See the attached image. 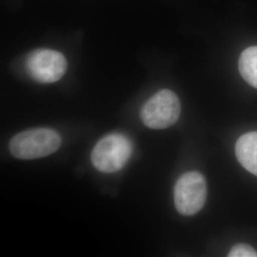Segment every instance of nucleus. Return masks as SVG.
Listing matches in <instances>:
<instances>
[{
  "label": "nucleus",
  "mask_w": 257,
  "mask_h": 257,
  "mask_svg": "<svg viewBox=\"0 0 257 257\" xmlns=\"http://www.w3.org/2000/svg\"><path fill=\"white\" fill-rule=\"evenodd\" d=\"M239 72L246 82L257 89V46L249 47L240 55Z\"/></svg>",
  "instance_id": "nucleus-7"
},
{
  "label": "nucleus",
  "mask_w": 257,
  "mask_h": 257,
  "mask_svg": "<svg viewBox=\"0 0 257 257\" xmlns=\"http://www.w3.org/2000/svg\"><path fill=\"white\" fill-rule=\"evenodd\" d=\"M228 256L257 257V251L247 244H237L231 248Z\"/></svg>",
  "instance_id": "nucleus-8"
},
{
  "label": "nucleus",
  "mask_w": 257,
  "mask_h": 257,
  "mask_svg": "<svg viewBox=\"0 0 257 257\" xmlns=\"http://www.w3.org/2000/svg\"><path fill=\"white\" fill-rule=\"evenodd\" d=\"M133 153V144L121 134H110L100 139L92 149V165L102 173L120 171L128 162Z\"/></svg>",
  "instance_id": "nucleus-2"
},
{
  "label": "nucleus",
  "mask_w": 257,
  "mask_h": 257,
  "mask_svg": "<svg viewBox=\"0 0 257 257\" xmlns=\"http://www.w3.org/2000/svg\"><path fill=\"white\" fill-rule=\"evenodd\" d=\"M181 105L171 90H161L143 105L140 117L148 128L163 130L175 125L179 119Z\"/></svg>",
  "instance_id": "nucleus-3"
},
{
  "label": "nucleus",
  "mask_w": 257,
  "mask_h": 257,
  "mask_svg": "<svg viewBox=\"0 0 257 257\" xmlns=\"http://www.w3.org/2000/svg\"><path fill=\"white\" fill-rule=\"evenodd\" d=\"M61 146V138L54 130L33 128L21 132L11 139L9 150L15 157L32 160L53 155Z\"/></svg>",
  "instance_id": "nucleus-1"
},
{
  "label": "nucleus",
  "mask_w": 257,
  "mask_h": 257,
  "mask_svg": "<svg viewBox=\"0 0 257 257\" xmlns=\"http://www.w3.org/2000/svg\"><path fill=\"white\" fill-rule=\"evenodd\" d=\"M235 154L239 163L257 176V132L248 133L239 138Z\"/></svg>",
  "instance_id": "nucleus-6"
},
{
  "label": "nucleus",
  "mask_w": 257,
  "mask_h": 257,
  "mask_svg": "<svg viewBox=\"0 0 257 257\" xmlns=\"http://www.w3.org/2000/svg\"><path fill=\"white\" fill-rule=\"evenodd\" d=\"M68 63L64 55L51 49H37L28 55L26 68L33 79L49 84L60 80L66 74Z\"/></svg>",
  "instance_id": "nucleus-5"
},
{
  "label": "nucleus",
  "mask_w": 257,
  "mask_h": 257,
  "mask_svg": "<svg viewBox=\"0 0 257 257\" xmlns=\"http://www.w3.org/2000/svg\"><path fill=\"white\" fill-rule=\"evenodd\" d=\"M175 208L182 215H193L200 211L207 198V183L198 172H189L176 181L174 191Z\"/></svg>",
  "instance_id": "nucleus-4"
}]
</instances>
